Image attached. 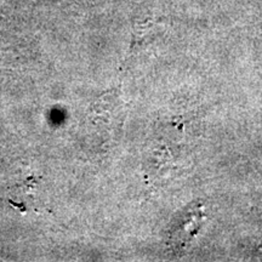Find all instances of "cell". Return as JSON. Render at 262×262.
<instances>
[{"mask_svg":"<svg viewBox=\"0 0 262 262\" xmlns=\"http://www.w3.org/2000/svg\"><path fill=\"white\" fill-rule=\"evenodd\" d=\"M186 219H187V220L183 221L182 224L176 222L175 228L172 229V239H175L176 243H180V242H181V244H185L187 239H191L196 232V228H188V226L193 224V222L201 220V217L198 216V212L188 214L186 216Z\"/></svg>","mask_w":262,"mask_h":262,"instance_id":"6da1fadb","label":"cell"}]
</instances>
